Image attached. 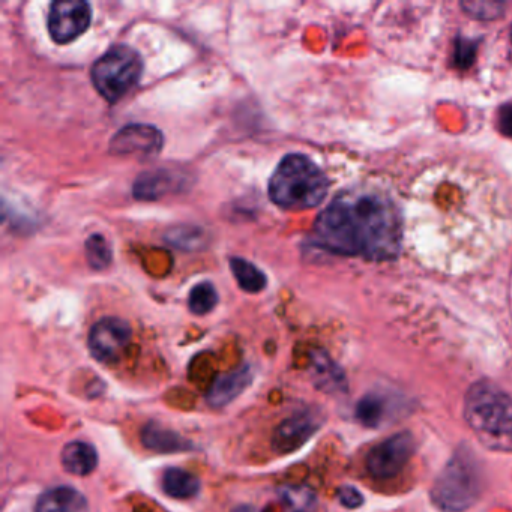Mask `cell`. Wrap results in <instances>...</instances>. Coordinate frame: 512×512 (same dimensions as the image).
Instances as JSON below:
<instances>
[{
	"label": "cell",
	"mask_w": 512,
	"mask_h": 512,
	"mask_svg": "<svg viewBox=\"0 0 512 512\" xmlns=\"http://www.w3.org/2000/svg\"><path fill=\"white\" fill-rule=\"evenodd\" d=\"M230 268H232L233 275H235L239 287L245 290V292H262L266 284H268L266 275L263 274L254 263L241 259V257H233V259H230Z\"/></svg>",
	"instance_id": "ffe728a7"
},
{
	"label": "cell",
	"mask_w": 512,
	"mask_h": 512,
	"mask_svg": "<svg viewBox=\"0 0 512 512\" xmlns=\"http://www.w3.org/2000/svg\"><path fill=\"white\" fill-rule=\"evenodd\" d=\"M86 257L94 269H106L112 263V248L103 235H92L86 241Z\"/></svg>",
	"instance_id": "603a6c76"
},
{
	"label": "cell",
	"mask_w": 512,
	"mask_h": 512,
	"mask_svg": "<svg viewBox=\"0 0 512 512\" xmlns=\"http://www.w3.org/2000/svg\"><path fill=\"white\" fill-rule=\"evenodd\" d=\"M499 128L505 136L512 137V103L506 104L500 109Z\"/></svg>",
	"instance_id": "d4e9b609"
},
{
	"label": "cell",
	"mask_w": 512,
	"mask_h": 512,
	"mask_svg": "<svg viewBox=\"0 0 512 512\" xmlns=\"http://www.w3.org/2000/svg\"><path fill=\"white\" fill-rule=\"evenodd\" d=\"M325 173L301 154L287 155L269 181V197L275 205L290 211H304L320 205L328 194Z\"/></svg>",
	"instance_id": "3957f363"
},
{
	"label": "cell",
	"mask_w": 512,
	"mask_h": 512,
	"mask_svg": "<svg viewBox=\"0 0 512 512\" xmlns=\"http://www.w3.org/2000/svg\"><path fill=\"white\" fill-rule=\"evenodd\" d=\"M338 499H340L341 505L346 508L355 509L364 503V496L358 488L352 487V485H344L338 490Z\"/></svg>",
	"instance_id": "cb8c5ba5"
},
{
	"label": "cell",
	"mask_w": 512,
	"mask_h": 512,
	"mask_svg": "<svg viewBox=\"0 0 512 512\" xmlns=\"http://www.w3.org/2000/svg\"><path fill=\"white\" fill-rule=\"evenodd\" d=\"M482 484L481 464L470 449H460L437 476L431 497L442 511H466L481 494Z\"/></svg>",
	"instance_id": "277c9868"
},
{
	"label": "cell",
	"mask_w": 512,
	"mask_h": 512,
	"mask_svg": "<svg viewBox=\"0 0 512 512\" xmlns=\"http://www.w3.org/2000/svg\"><path fill=\"white\" fill-rule=\"evenodd\" d=\"M311 377L314 385L326 394H343L347 391L346 374L323 350L311 353Z\"/></svg>",
	"instance_id": "4fadbf2b"
},
{
	"label": "cell",
	"mask_w": 512,
	"mask_h": 512,
	"mask_svg": "<svg viewBox=\"0 0 512 512\" xmlns=\"http://www.w3.org/2000/svg\"><path fill=\"white\" fill-rule=\"evenodd\" d=\"M35 512H89V503L76 488L58 485L41 494Z\"/></svg>",
	"instance_id": "5bb4252c"
},
{
	"label": "cell",
	"mask_w": 512,
	"mask_h": 512,
	"mask_svg": "<svg viewBox=\"0 0 512 512\" xmlns=\"http://www.w3.org/2000/svg\"><path fill=\"white\" fill-rule=\"evenodd\" d=\"M163 490L173 499H191L199 494L202 482L193 473L179 467H170L164 472Z\"/></svg>",
	"instance_id": "ac0fdd59"
},
{
	"label": "cell",
	"mask_w": 512,
	"mask_h": 512,
	"mask_svg": "<svg viewBox=\"0 0 512 512\" xmlns=\"http://www.w3.org/2000/svg\"><path fill=\"white\" fill-rule=\"evenodd\" d=\"M277 494L286 512H314L319 503L314 490L305 485H283Z\"/></svg>",
	"instance_id": "d6986e66"
},
{
	"label": "cell",
	"mask_w": 512,
	"mask_h": 512,
	"mask_svg": "<svg viewBox=\"0 0 512 512\" xmlns=\"http://www.w3.org/2000/svg\"><path fill=\"white\" fill-rule=\"evenodd\" d=\"M391 398L380 392L365 394L356 404L355 416L368 428H379L391 412Z\"/></svg>",
	"instance_id": "e0dca14e"
},
{
	"label": "cell",
	"mask_w": 512,
	"mask_h": 512,
	"mask_svg": "<svg viewBox=\"0 0 512 512\" xmlns=\"http://www.w3.org/2000/svg\"><path fill=\"white\" fill-rule=\"evenodd\" d=\"M232 512H259V511H257V509L251 505H239V506H236V508L233 509Z\"/></svg>",
	"instance_id": "4316f807"
},
{
	"label": "cell",
	"mask_w": 512,
	"mask_h": 512,
	"mask_svg": "<svg viewBox=\"0 0 512 512\" xmlns=\"http://www.w3.org/2000/svg\"><path fill=\"white\" fill-rule=\"evenodd\" d=\"M163 143V134L152 125H127L113 137L110 142V152L116 155L152 157L161 151Z\"/></svg>",
	"instance_id": "9c48e42d"
},
{
	"label": "cell",
	"mask_w": 512,
	"mask_h": 512,
	"mask_svg": "<svg viewBox=\"0 0 512 512\" xmlns=\"http://www.w3.org/2000/svg\"><path fill=\"white\" fill-rule=\"evenodd\" d=\"M415 452V437L407 431L394 434L371 449L367 457V469L379 479L397 476Z\"/></svg>",
	"instance_id": "8992f818"
},
{
	"label": "cell",
	"mask_w": 512,
	"mask_h": 512,
	"mask_svg": "<svg viewBox=\"0 0 512 512\" xmlns=\"http://www.w3.org/2000/svg\"><path fill=\"white\" fill-rule=\"evenodd\" d=\"M142 74L140 53L128 46H115L95 62L91 77L101 97L116 103L139 83Z\"/></svg>",
	"instance_id": "5b68a950"
},
{
	"label": "cell",
	"mask_w": 512,
	"mask_h": 512,
	"mask_svg": "<svg viewBox=\"0 0 512 512\" xmlns=\"http://www.w3.org/2000/svg\"><path fill=\"white\" fill-rule=\"evenodd\" d=\"M314 239L332 253L394 259L400 251V218L395 206L379 193H344L317 218Z\"/></svg>",
	"instance_id": "6da1fadb"
},
{
	"label": "cell",
	"mask_w": 512,
	"mask_h": 512,
	"mask_svg": "<svg viewBox=\"0 0 512 512\" xmlns=\"http://www.w3.org/2000/svg\"><path fill=\"white\" fill-rule=\"evenodd\" d=\"M142 442L146 448L155 452H163V454L185 452L193 446L175 431L163 428L158 424H148L143 428Z\"/></svg>",
	"instance_id": "2e32d148"
},
{
	"label": "cell",
	"mask_w": 512,
	"mask_h": 512,
	"mask_svg": "<svg viewBox=\"0 0 512 512\" xmlns=\"http://www.w3.org/2000/svg\"><path fill=\"white\" fill-rule=\"evenodd\" d=\"M217 302V289H215L214 284L208 283V281H203V283L194 286L190 292V298H188L190 310L197 316L211 313Z\"/></svg>",
	"instance_id": "44dd1931"
},
{
	"label": "cell",
	"mask_w": 512,
	"mask_h": 512,
	"mask_svg": "<svg viewBox=\"0 0 512 512\" xmlns=\"http://www.w3.org/2000/svg\"><path fill=\"white\" fill-rule=\"evenodd\" d=\"M92 22V8L88 2H53L49 13V32L53 41L68 44L88 31Z\"/></svg>",
	"instance_id": "52a82bcc"
},
{
	"label": "cell",
	"mask_w": 512,
	"mask_h": 512,
	"mask_svg": "<svg viewBox=\"0 0 512 512\" xmlns=\"http://www.w3.org/2000/svg\"><path fill=\"white\" fill-rule=\"evenodd\" d=\"M133 329L118 317H104L92 326L89 334V350L97 361L110 364L119 358L130 344Z\"/></svg>",
	"instance_id": "ba28073f"
},
{
	"label": "cell",
	"mask_w": 512,
	"mask_h": 512,
	"mask_svg": "<svg viewBox=\"0 0 512 512\" xmlns=\"http://www.w3.org/2000/svg\"><path fill=\"white\" fill-rule=\"evenodd\" d=\"M181 173L160 169L143 173L134 184V197L139 200H158L169 193H175L185 184Z\"/></svg>",
	"instance_id": "8fae6325"
},
{
	"label": "cell",
	"mask_w": 512,
	"mask_h": 512,
	"mask_svg": "<svg viewBox=\"0 0 512 512\" xmlns=\"http://www.w3.org/2000/svg\"><path fill=\"white\" fill-rule=\"evenodd\" d=\"M62 466L77 476L91 475L98 467V451L91 443L76 440L68 443L61 455Z\"/></svg>",
	"instance_id": "9a60e30c"
},
{
	"label": "cell",
	"mask_w": 512,
	"mask_h": 512,
	"mask_svg": "<svg viewBox=\"0 0 512 512\" xmlns=\"http://www.w3.org/2000/svg\"><path fill=\"white\" fill-rule=\"evenodd\" d=\"M205 230L202 227L181 226L170 230L166 235V241L182 250H197L205 242Z\"/></svg>",
	"instance_id": "7402d4cb"
},
{
	"label": "cell",
	"mask_w": 512,
	"mask_h": 512,
	"mask_svg": "<svg viewBox=\"0 0 512 512\" xmlns=\"http://www.w3.org/2000/svg\"><path fill=\"white\" fill-rule=\"evenodd\" d=\"M464 418L479 442L493 451L512 452V398L490 382L469 389Z\"/></svg>",
	"instance_id": "7a4b0ae2"
},
{
	"label": "cell",
	"mask_w": 512,
	"mask_h": 512,
	"mask_svg": "<svg viewBox=\"0 0 512 512\" xmlns=\"http://www.w3.org/2000/svg\"><path fill=\"white\" fill-rule=\"evenodd\" d=\"M320 428L317 415L311 412L298 413L284 419L272 437V448L278 454H292L310 440Z\"/></svg>",
	"instance_id": "30bf717a"
},
{
	"label": "cell",
	"mask_w": 512,
	"mask_h": 512,
	"mask_svg": "<svg viewBox=\"0 0 512 512\" xmlns=\"http://www.w3.org/2000/svg\"><path fill=\"white\" fill-rule=\"evenodd\" d=\"M473 59V44H469L467 46L466 41H463L461 47L457 49V56H455V61L460 67H467V65L472 62Z\"/></svg>",
	"instance_id": "484cf974"
},
{
	"label": "cell",
	"mask_w": 512,
	"mask_h": 512,
	"mask_svg": "<svg viewBox=\"0 0 512 512\" xmlns=\"http://www.w3.org/2000/svg\"><path fill=\"white\" fill-rule=\"evenodd\" d=\"M253 382V373L250 367L238 368L230 373L221 374L212 383L206 398L212 407H224L232 403Z\"/></svg>",
	"instance_id": "7c38bea8"
}]
</instances>
